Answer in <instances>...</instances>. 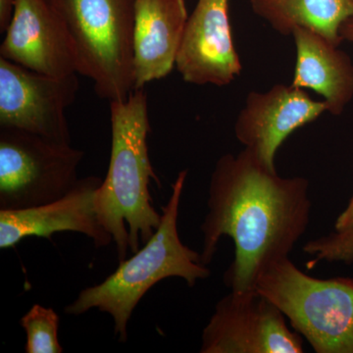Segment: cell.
Returning a JSON list of instances; mask_svg holds the SVG:
<instances>
[{
  "label": "cell",
  "instance_id": "obj_1",
  "mask_svg": "<svg viewBox=\"0 0 353 353\" xmlns=\"http://www.w3.org/2000/svg\"><path fill=\"white\" fill-rule=\"evenodd\" d=\"M308 181L283 178L250 150L223 155L211 175L208 213L201 225V261H212L224 236L234 259L224 276L234 292L254 290L270 265L289 257L310 220Z\"/></svg>",
  "mask_w": 353,
  "mask_h": 353
},
{
  "label": "cell",
  "instance_id": "obj_2",
  "mask_svg": "<svg viewBox=\"0 0 353 353\" xmlns=\"http://www.w3.org/2000/svg\"><path fill=\"white\" fill-rule=\"evenodd\" d=\"M111 153L108 172L95 197L99 219L112 236L119 261L152 238L161 214L152 204L150 181L161 185L148 155V97L136 90L122 101L110 102Z\"/></svg>",
  "mask_w": 353,
  "mask_h": 353
},
{
  "label": "cell",
  "instance_id": "obj_3",
  "mask_svg": "<svg viewBox=\"0 0 353 353\" xmlns=\"http://www.w3.org/2000/svg\"><path fill=\"white\" fill-rule=\"evenodd\" d=\"M188 171L179 173L172 194L161 209L159 227L143 248L119 266L101 284L88 287L65 308L71 315H82L90 309L108 313L114 322V334L120 343L128 340V323L141 299L153 285L165 279L181 278L189 287L210 277L201 253L181 241L178 231L179 209Z\"/></svg>",
  "mask_w": 353,
  "mask_h": 353
},
{
  "label": "cell",
  "instance_id": "obj_4",
  "mask_svg": "<svg viewBox=\"0 0 353 353\" xmlns=\"http://www.w3.org/2000/svg\"><path fill=\"white\" fill-rule=\"evenodd\" d=\"M71 44L77 72L99 97L126 101L134 90L137 0H48Z\"/></svg>",
  "mask_w": 353,
  "mask_h": 353
},
{
  "label": "cell",
  "instance_id": "obj_5",
  "mask_svg": "<svg viewBox=\"0 0 353 353\" xmlns=\"http://www.w3.org/2000/svg\"><path fill=\"white\" fill-rule=\"evenodd\" d=\"M254 290L316 352L353 353V279L311 277L285 257L259 276Z\"/></svg>",
  "mask_w": 353,
  "mask_h": 353
},
{
  "label": "cell",
  "instance_id": "obj_6",
  "mask_svg": "<svg viewBox=\"0 0 353 353\" xmlns=\"http://www.w3.org/2000/svg\"><path fill=\"white\" fill-rule=\"evenodd\" d=\"M85 152L19 130L0 128V210L61 199L78 182Z\"/></svg>",
  "mask_w": 353,
  "mask_h": 353
},
{
  "label": "cell",
  "instance_id": "obj_7",
  "mask_svg": "<svg viewBox=\"0 0 353 353\" xmlns=\"http://www.w3.org/2000/svg\"><path fill=\"white\" fill-rule=\"evenodd\" d=\"M78 90L77 73L44 75L0 57V128L71 145L65 113Z\"/></svg>",
  "mask_w": 353,
  "mask_h": 353
},
{
  "label": "cell",
  "instance_id": "obj_8",
  "mask_svg": "<svg viewBox=\"0 0 353 353\" xmlns=\"http://www.w3.org/2000/svg\"><path fill=\"white\" fill-rule=\"evenodd\" d=\"M256 290H231L216 304L201 336V353H301L303 338Z\"/></svg>",
  "mask_w": 353,
  "mask_h": 353
},
{
  "label": "cell",
  "instance_id": "obj_9",
  "mask_svg": "<svg viewBox=\"0 0 353 353\" xmlns=\"http://www.w3.org/2000/svg\"><path fill=\"white\" fill-rule=\"evenodd\" d=\"M326 111L324 101L311 99L303 88L279 83L267 92L248 95L236 118L234 134L245 150L269 168L276 169V153L285 139Z\"/></svg>",
  "mask_w": 353,
  "mask_h": 353
},
{
  "label": "cell",
  "instance_id": "obj_10",
  "mask_svg": "<svg viewBox=\"0 0 353 353\" xmlns=\"http://www.w3.org/2000/svg\"><path fill=\"white\" fill-rule=\"evenodd\" d=\"M176 67L183 81L224 87L241 72L229 20V0H199L189 16Z\"/></svg>",
  "mask_w": 353,
  "mask_h": 353
},
{
  "label": "cell",
  "instance_id": "obj_11",
  "mask_svg": "<svg viewBox=\"0 0 353 353\" xmlns=\"http://www.w3.org/2000/svg\"><path fill=\"white\" fill-rule=\"evenodd\" d=\"M102 182L99 176H85L57 201L21 210H0V248H14L28 236L51 241L53 234L63 232L85 234L97 248L110 245L112 236L102 226L95 208Z\"/></svg>",
  "mask_w": 353,
  "mask_h": 353
},
{
  "label": "cell",
  "instance_id": "obj_12",
  "mask_svg": "<svg viewBox=\"0 0 353 353\" xmlns=\"http://www.w3.org/2000/svg\"><path fill=\"white\" fill-rule=\"evenodd\" d=\"M0 57L54 77L78 74L71 44L48 0H16Z\"/></svg>",
  "mask_w": 353,
  "mask_h": 353
},
{
  "label": "cell",
  "instance_id": "obj_13",
  "mask_svg": "<svg viewBox=\"0 0 353 353\" xmlns=\"http://www.w3.org/2000/svg\"><path fill=\"white\" fill-rule=\"evenodd\" d=\"M188 19L185 0H137L132 38L134 90L171 73Z\"/></svg>",
  "mask_w": 353,
  "mask_h": 353
},
{
  "label": "cell",
  "instance_id": "obj_14",
  "mask_svg": "<svg viewBox=\"0 0 353 353\" xmlns=\"http://www.w3.org/2000/svg\"><path fill=\"white\" fill-rule=\"evenodd\" d=\"M296 68L292 85L321 95L327 111L340 115L353 99V62L336 44L317 32L296 29Z\"/></svg>",
  "mask_w": 353,
  "mask_h": 353
},
{
  "label": "cell",
  "instance_id": "obj_15",
  "mask_svg": "<svg viewBox=\"0 0 353 353\" xmlns=\"http://www.w3.org/2000/svg\"><path fill=\"white\" fill-rule=\"evenodd\" d=\"M253 12L275 31L292 34L296 29L317 32L340 46L341 26L353 16L352 0H250Z\"/></svg>",
  "mask_w": 353,
  "mask_h": 353
},
{
  "label": "cell",
  "instance_id": "obj_16",
  "mask_svg": "<svg viewBox=\"0 0 353 353\" xmlns=\"http://www.w3.org/2000/svg\"><path fill=\"white\" fill-rule=\"evenodd\" d=\"M60 318L53 308L34 304L20 319L25 330L27 353H61L63 347L58 340Z\"/></svg>",
  "mask_w": 353,
  "mask_h": 353
},
{
  "label": "cell",
  "instance_id": "obj_17",
  "mask_svg": "<svg viewBox=\"0 0 353 353\" xmlns=\"http://www.w3.org/2000/svg\"><path fill=\"white\" fill-rule=\"evenodd\" d=\"M303 252L312 256L307 266L312 268L321 261L353 262V227L315 239L306 243Z\"/></svg>",
  "mask_w": 353,
  "mask_h": 353
},
{
  "label": "cell",
  "instance_id": "obj_18",
  "mask_svg": "<svg viewBox=\"0 0 353 353\" xmlns=\"http://www.w3.org/2000/svg\"><path fill=\"white\" fill-rule=\"evenodd\" d=\"M16 0H0V31L4 32L10 23Z\"/></svg>",
  "mask_w": 353,
  "mask_h": 353
},
{
  "label": "cell",
  "instance_id": "obj_19",
  "mask_svg": "<svg viewBox=\"0 0 353 353\" xmlns=\"http://www.w3.org/2000/svg\"><path fill=\"white\" fill-rule=\"evenodd\" d=\"M352 227H353V196L350 199L347 208L336 219L334 230L340 231V230H345Z\"/></svg>",
  "mask_w": 353,
  "mask_h": 353
},
{
  "label": "cell",
  "instance_id": "obj_20",
  "mask_svg": "<svg viewBox=\"0 0 353 353\" xmlns=\"http://www.w3.org/2000/svg\"><path fill=\"white\" fill-rule=\"evenodd\" d=\"M341 37L343 41L353 43V16L341 28Z\"/></svg>",
  "mask_w": 353,
  "mask_h": 353
},
{
  "label": "cell",
  "instance_id": "obj_21",
  "mask_svg": "<svg viewBox=\"0 0 353 353\" xmlns=\"http://www.w3.org/2000/svg\"><path fill=\"white\" fill-rule=\"evenodd\" d=\"M352 1H353V0H352Z\"/></svg>",
  "mask_w": 353,
  "mask_h": 353
}]
</instances>
